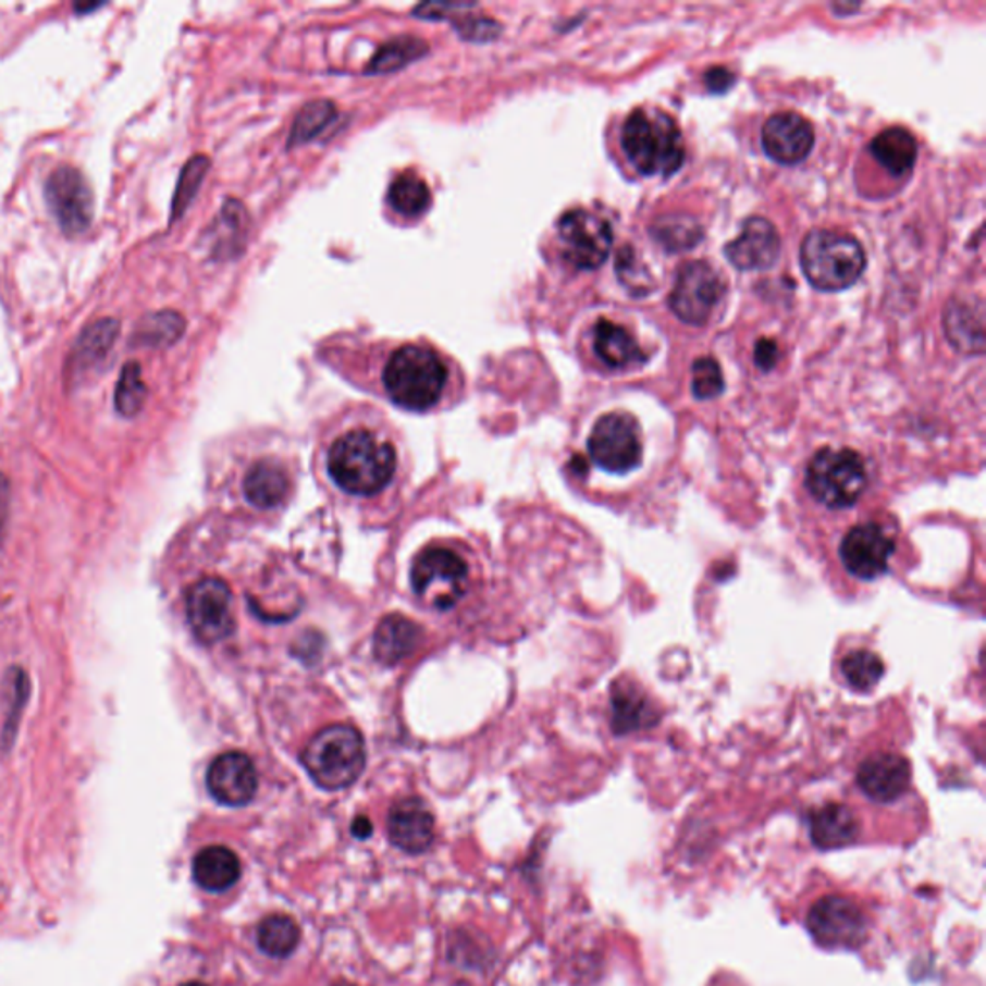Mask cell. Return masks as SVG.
<instances>
[{"label":"cell","mask_w":986,"mask_h":986,"mask_svg":"<svg viewBox=\"0 0 986 986\" xmlns=\"http://www.w3.org/2000/svg\"><path fill=\"white\" fill-rule=\"evenodd\" d=\"M588 452L597 467L613 474H627L640 467L644 445L638 420L628 412L603 415L588 437Z\"/></svg>","instance_id":"obj_9"},{"label":"cell","mask_w":986,"mask_h":986,"mask_svg":"<svg viewBox=\"0 0 986 986\" xmlns=\"http://www.w3.org/2000/svg\"><path fill=\"white\" fill-rule=\"evenodd\" d=\"M207 168H209V160L205 157H195L187 162V167L184 168L180 182H177L176 195L172 202V220L182 217V212L189 207V202L193 201L195 193L201 185L202 177L207 174Z\"/></svg>","instance_id":"obj_36"},{"label":"cell","mask_w":986,"mask_h":986,"mask_svg":"<svg viewBox=\"0 0 986 986\" xmlns=\"http://www.w3.org/2000/svg\"><path fill=\"white\" fill-rule=\"evenodd\" d=\"M842 673L853 690L870 692L885 675V663L877 653L870 652V650H855V652L848 653L842 661Z\"/></svg>","instance_id":"obj_34"},{"label":"cell","mask_w":986,"mask_h":986,"mask_svg":"<svg viewBox=\"0 0 986 986\" xmlns=\"http://www.w3.org/2000/svg\"><path fill=\"white\" fill-rule=\"evenodd\" d=\"M725 390V380L719 362L713 357H702L692 365V393L698 399L707 402L719 397Z\"/></svg>","instance_id":"obj_35"},{"label":"cell","mask_w":986,"mask_h":986,"mask_svg":"<svg viewBox=\"0 0 986 986\" xmlns=\"http://www.w3.org/2000/svg\"><path fill=\"white\" fill-rule=\"evenodd\" d=\"M725 293L719 272L705 260H690L678 268L677 280L670 292L673 315L688 326L707 324Z\"/></svg>","instance_id":"obj_10"},{"label":"cell","mask_w":986,"mask_h":986,"mask_svg":"<svg viewBox=\"0 0 986 986\" xmlns=\"http://www.w3.org/2000/svg\"><path fill=\"white\" fill-rule=\"evenodd\" d=\"M808 282L819 292L852 287L867 267V257L853 235L838 230H811L800 245Z\"/></svg>","instance_id":"obj_4"},{"label":"cell","mask_w":986,"mask_h":986,"mask_svg":"<svg viewBox=\"0 0 986 986\" xmlns=\"http://www.w3.org/2000/svg\"><path fill=\"white\" fill-rule=\"evenodd\" d=\"M185 613L193 634L202 644H220L235 630L232 590L220 578H202L195 582L187 594Z\"/></svg>","instance_id":"obj_11"},{"label":"cell","mask_w":986,"mask_h":986,"mask_svg":"<svg viewBox=\"0 0 986 986\" xmlns=\"http://www.w3.org/2000/svg\"><path fill=\"white\" fill-rule=\"evenodd\" d=\"M855 782L873 802H896L910 790V763L898 753H875L861 763Z\"/></svg>","instance_id":"obj_18"},{"label":"cell","mask_w":986,"mask_h":986,"mask_svg":"<svg viewBox=\"0 0 986 986\" xmlns=\"http://www.w3.org/2000/svg\"><path fill=\"white\" fill-rule=\"evenodd\" d=\"M45 197L52 217L66 235H79L93 222V192L77 168L64 164L52 170L45 185Z\"/></svg>","instance_id":"obj_13"},{"label":"cell","mask_w":986,"mask_h":986,"mask_svg":"<svg viewBox=\"0 0 986 986\" xmlns=\"http://www.w3.org/2000/svg\"><path fill=\"white\" fill-rule=\"evenodd\" d=\"M895 552V538L877 522L850 528L840 544V559L846 570L860 580L883 577Z\"/></svg>","instance_id":"obj_14"},{"label":"cell","mask_w":986,"mask_h":986,"mask_svg":"<svg viewBox=\"0 0 986 986\" xmlns=\"http://www.w3.org/2000/svg\"><path fill=\"white\" fill-rule=\"evenodd\" d=\"M299 927L287 915H270L260 923L259 946L272 958H285L299 945Z\"/></svg>","instance_id":"obj_32"},{"label":"cell","mask_w":986,"mask_h":986,"mask_svg":"<svg viewBox=\"0 0 986 986\" xmlns=\"http://www.w3.org/2000/svg\"><path fill=\"white\" fill-rule=\"evenodd\" d=\"M303 767L324 790H343L362 775L367 748L357 728L347 725L320 730L301 755Z\"/></svg>","instance_id":"obj_5"},{"label":"cell","mask_w":986,"mask_h":986,"mask_svg":"<svg viewBox=\"0 0 986 986\" xmlns=\"http://www.w3.org/2000/svg\"><path fill=\"white\" fill-rule=\"evenodd\" d=\"M617 274H619L620 282L627 285L630 292H640L648 293L652 289L653 285L652 276H650V270H645L642 267V262L636 257L634 249L630 247H623L619 255H617Z\"/></svg>","instance_id":"obj_39"},{"label":"cell","mask_w":986,"mask_h":986,"mask_svg":"<svg viewBox=\"0 0 986 986\" xmlns=\"http://www.w3.org/2000/svg\"><path fill=\"white\" fill-rule=\"evenodd\" d=\"M182 986H207V985H205V983H199V981H192V983H185V985H182Z\"/></svg>","instance_id":"obj_46"},{"label":"cell","mask_w":986,"mask_h":986,"mask_svg":"<svg viewBox=\"0 0 986 986\" xmlns=\"http://www.w3.org/2000/svg\"><path fill=\"white\" fill-rule=\"evenodd\" d=\"M560 251L578 270H595L609 257L613 230L609 222L584 209L565 212L557 222Z\"/></svg>","instance_id":"obj_12"},{"label":"cell","mask_w":986,"mask_h":986,"mask_svg":"<svg viewBox=\"0 0 986 986\" xmlns=\"http://www.w3.org/2000/svg\"><path fill=\"white\" fill-rule=\"evenodd\" d=\"M185 330V320L174 310H160L139 320L132 334V343L141 347L162 349L176 343Z\"/></svg>","instance_id":"obj_29"},{"label":"cell","mask_w":986,"mask_h":986,"mask_svg":"<svg viewBox=\"0 0 986 986\" xmlns=\"http://www.w3.org/2000/svg\"><path fill=\"white\" fill-rule=\"evenodd\" d=\"M778 359H780V349H778V343L775 340L761 337L760 342L755 343L753 362L757 365L760 370L769 372V370L777 367Z\"/></svg>","instance_id":"obj_41"},{"label":"cell","mask_w":986,"mask_h":986,"mask_svg":"<svg viewBox=\"0 0 986 986\" xmlns=\"http://www.w3.org/2000/svg\"><path fill=\"white\" fill-rule=\"evenodd\" d=\"M120 335L116 318H99L82 330L67 357L66 372L70 378H79L99 367L109 357Z\"/></svg>","instance_id":"obj_20"},{"label":"cell","mask_w":986,"mask_h":986,"mask_svg":"<svg viewBox=\"0 0 986 986\" xmlns=\"http://www.w3.org/2000/svg\"><path fill=\"white\" fill-rule=\"evenodd\" d=\"M644 695L640 694L632 686H615L613 688V698H611V710H613V730L615 735H627L636 728H644L650 725V717H653L650 705Z\"/></svg>","instance_id":"obj_28"},{"label":"cell","mask_w":986,"mask_h":986,"mask_svg":"<svg viewBox=\"0 0 986 986\" xmlns=\"http://www.w3.org/2000/svg\"><path fill=\"white\" fill-rule=\"evenodd\" d=\"M387 202L402 217H420L430 209L432 193H430L427 182L420 180L417 174L403 172L393 180L392 187L387 192Z\"/></svg>","instance_id":"obj_30"},{"label":"cell","mask_w":986,"mask_h":986,"mask_svg":"<svg viewBox=\"0 0 986 986\" xmlns=\"http://www.w3.org/2000/svg\"><path fill=\"white\" fill-rule=\"evenodd\" d=\"M382 384L395 405L424 412L442 402L449 385V368L432 347L407 343L390 355Z\"/></svg>","instance_id":"obj_2"},{"label":"cell","mask_w":986,"mask_h":986,"mask_svg":"<svg viewBox=\"0 0 986 986\" xmlns=\"http://www.w3.org/2000/svg\"><path fill=\"white\" fill-rule=\"evenodd\" d=\"M101 4H84V7H76V12H84V10H95L99 9Z\"/></svg>","instance_id":"obj_45"},{"label":"cell","mask_w":986,"mask_h":986,"mask_svg":"<svg viewBox=\"0 0 986 986\" xmlns=\"http://www.w3.org/2000/svg\"><path fill=\"white\" fill-rule=\"evenodd\" d=\"M424 632L415 620L403 615H387L374 632V653L384 665H397L417 652Z\"/></svg>","instance_id":"obj_23"},{"label":"cell","mask_w":986,"mask_h":986,"mask_svg":"<svg viewBox=\"0 0 986 986\" xmlns=\"http://www.w3.org/2000/svg\"><path fill=\"white\" fill-rule=\"evenodd\" d=\"M810 836L821 850H838L858 840L860 823L845 803H825L810 815Z\"/></svg>","instance_id":"obj_22"},{"label":"cell","mask_w":986,"mask_h":986,"mask_svg":"<svg viewBox=\"0 0 986 986\" xmlns=\"http://www.w3.org/2000/svg\"><path fill=\"white\" fill-rule=\"evenodd\" d=\"M805 927L827 950H858L870 936L871 921L860 902L845 895H827L811 905Z\"/></svg>","instance_id":"obj_8"},{"label":"cell","mask_w":986,"mask_h":986,"mask_svg":"<svg viewBox=\"0 0 986 986\" xmlns=\"http://www.w3.org/2000/svg\"><path fill=\"white\" fill-rule=\"evenodd\" d=\"M239 875V860L226 846H209L193 860V878L209 892H224L237 883Z\"/></svg>","instance_id":"obj_25"},{"label":"cell","mask_w":986,"mask_h":986,"mask_svg":"<svg viewBox=\"0 0 986 986\" xmlns=\"http://www.w3.org/2000/svg\"><path fill=\"white\" fill-rule=\"evenodd\" d=\"M945 330L953 347L967 355H983L985 352V328L981 305L952 299L946 307Z\"/></svg>","instance_id":"obj_24"},{"label":"cell","mask_w":986,"mask_h":986,"mask_svg":"<svg viewBox=\"0 0 986 986\" xmlns=\"http://www.w3.org/2000/svg\"><path fill=\"white\" fill-rule=\"evenodd\" d=\"M292 492V478L282 463L262 459L255 463L243 478L245 500L257 509L280 507Z\"/></svg>","instance_id":"obj_21"},{"label":"cell","mask_w":986,"mask_h":986,"mask_svg":"<svg viewBox=\"0 0 986 986\" xmlns=\"http://www.w3.org/2000/svg\"><path fill=\"white\" fill-rule=\"evenodd\" d=\"M334 986H357V985H352V983H343V981H342V983H335Z\"/></svg>","instance_id":"obj_47"},{"label":"cell","mask_w":986,"mask_h":986,"mask_svg":"<svg viewBox=\"0 0 986 986\" xmlns=\"http://www.w3.org/2000/svg\"><path fill=\"white\" fill-rule=\"evenodd\" d=\"M147 399V385L143 382L141 367L137 360H130L122 368L114 392V407L122 417L132 418L141 412Z\"/></svg>","instance_id":"obj_33"},{"label":"cell","mask_w":986,"mask_h":986,"mask_svg":"<svg viewBox=\"0 0 986 986\" xmlns=\"http://www.w3.org/2000/svg\"><path fill=\"white\" fill-rule=\"evenodd\" d=\"M353 835L357 838H368L372 835V823L367 817H357L353 823Z\"/></svg>","instance_id":"obj_44"},{"label":"cell","mask_w":986,"mask_h":986,"mask_svg":"<svg viewBox=\"0 0 986 986\" xmlns=\"http://www.w3.org/2000/svg\"><path fill=\"white\" fill-rule=\"evenodd\" d=\"M259 777L249 755L242 752H226L218 755L207 771V788L210 796L222 805L242 808L257 794Z\"/></svg>","instance_id":"obj_15"},{"label":"cell","mask_w":986,"mask_h":986,"mask_svg":"<svg viewBox=\"0 0 986 986\" xmlns=\"http://www.w3.org/2000/svg\"><path fill=\"white\" fill-rule=\"evenodd\" d=\"M594 352L609 368H628L644 360V353L627 328L607 318L597 320L595 324Z\"/></svg>","instance_id":"obj_27"},{"label":"cell","mask_w":986,"mask_h":986,"mask_svg":"<svg viewBox=\"0 0 986 986\" xmlns=\"http://www.w3.org/2000/svg\"><path fill=\"white\" fill-rule=\"evenodd\" d=\"M780 234L771 220L750 217L740 235L725 245V257L738 270H769L780 257Z\"/></svg>","instance_id":"obj_17"},{"label":"cell","mask_w":986,"mask_h":986,"mask_svg":"<svg viewBox=\"0 0 986 986\" xmlns=\"http://www.w3.org/2000/svg\"><path fill=\"white\" fill-rule=\"evenodd\" d=\"M703 82H705V87H707L711 93L720 95V93H727L728 89L735 87L736 76L728 67L715 66L705 72Z\"/></svg>","instance_id":"obj_42"},{"label":"cell","mask_w":986,"mask_h":986,"mask_svg":"<svg viewBox=\"0 0 986 986\" xmlns=\"http://www.w3.org/2000/svg\"><path fill=\"white\" fill-rule=\"evenodd\" d=\"M761 145L769 159L792 167L808 159L815 145V132L810 120L798 112H777L761 130Z\"/></svg>","instance_id":"obj_16"},{"label":"cell","mask_w":986,"mask_h":986,"mask_svg":"<svg viewBox=\"0 0 986 986\" xmlns=\"http://www.w3.org/2000/svg\"><path fill=\"white\" fill-rule=\"evenodd\" d=\"M434 827L432 811L418 798L402 800L390 811L387 819L390 840L403 852H424L434 840Z\"/></svg>","instance_id":"obj_19"},{"label":"cell","mask_w":986,"mask_h":986,"mask_svg":"<svg viewBox=\"0 0 986 986\" xmlns=\"http://www.w3.org/2000/svg\"><path fill=\"white\" fill-rule=\"evenodd\" d=\"M7 519H9V482L0 474V535L4 534Z\"/></svg>","instance_id":"obj_43"},{"label":"cell","mask_w":986,"mask_h":986,"mask_svg":"<svg viewBox=\"0 0 986 986\" xmlns=\"http://www.w3.org/2000/svg\"><path fill=\"white\" fill-rule=\"evenodd\" d=\"M4 686H7V700L10 702L4 735L12 736L17 728V719H20L22 707L26 705L27 695H29L26 673L22 669H10L9 677L4 680Z\"/></svg>","instance_id":"obj_40"},{"label":"cell","mask_w":986,"mask_h":986,"mask_svg":"<svg viewBox=\"0 0 986 986\" xmlns=\"http://www.w3.org/2000/svg\"><path fill=\"white\" fill-rule=\"evenodd\" d=\"M630 164L642 176H673L685 164V139L675 118L657 109H638L620 135Z\"/></svg>","instance_id":"obj_3"},{"label":"cell","mask_w":986,"mask_h":986,"mask_svg":"<svg viewBox=\"0 0 986 986\" xmlns=\"http://www.w3.org/2000/svg\"><path fill=\"white\" fill-rule=\"evenodd\" d=\"M655 242L669 252L690 251L703 239V230L692 217H663L652 226Z\"/></svg>","instance_id":"obj_31"},{"label":"cell","mask_w":986,"mask_h":986,"mask_svg":"<svg viewBox=\"0 0 986 986\" xmlns=\"http://www.w3.org/2000/svg\"><path fill=\"white\" fill-rule=\"evenodd\" d=\"M805 485L828 509H848L865 492L867 468L860 453L853 449L825 447L810 460Z\"/></svg>","instance_id":"obj_7"},{"label":"cell","mask_w":986,"mask_h":986,"mask_svg":"<svg viewBox=\"0 0 986 986\" xmlns=\"http://www.w3.org/2000/svg\"><path fill=\"white\" fill-rule=\"evenodd\" d=\"M424 47H427L424 42L410 39V37L409 39L407 37L397 39V41L385 45L377 59L372 60L370 70L372 72H392V70H397L403 64H407L409 60L417 59L422 52L427 51Z\"/></svg>","instance_id":"obj_37"},{"label":"cell","mask_w":986,"mask_h":986,"mask_svg":"<svg viewBox=\"0 0 986 986\" xmlns=\"http://www.w3.org/2000/svg\"><path fill=\"white\" fill-rule=\"evenodd\" d=\"M871 155L888 174L902 177L917 160V141L905 127H886L871 143Z\"/></svg>","instance_id":"obj_26"},{"label":"cell","mask_w":986,"mask_h":986,"mask_svg":"<svg viewBox=\"0 0 986 986\" xmlns=\"http://www.w3.org/2000/svg\"><path fill=\"white\" fill-rule=\"evenodd\" d=\"M410 586L428 607L449 611L468 594L470 567L453 547L430 545L412 560Z\"/></svg>","instance_id":"obj_6"},{"label":"cell","mask_w":986,"mask_h":986,"mask_svg":"<svg viewBox=\"0 0 986 986\" xmlns=\"http://www.w3.org/2000/svg\"><path fill=\"white\" fill-rule=\"evenodd\" d=\"M334 107L330 102H312L309 107H305L301 116L297 118V124L293 127V141H309L334 120Z\"/></svg>","instance_id":"obj_38"},{"label":"cell","mask_w":986,"mask_h":986,"mask_svg":"<svg viewBox=\"0 0 986 986\" xmlns=\"http://www.w3.org/2000/svg\"><path fill=\"white\" fill-rule=\"evenodd\" d=\"M326 470L335 488L352 497H377L392 485L397 452L374 428L353 427L335 435L326 453Z\"/></svg>","instance_id":"obj_1"}]
</instances>
